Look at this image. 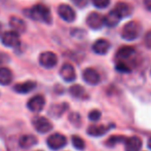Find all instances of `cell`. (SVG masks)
<instances>
[{"label": "cell", "instance_id": "6da1fadb", "mask_svg": "<svg viewBox=\"0 0 151 151\" xmlns=\"http://www.w3.org/2000/svg\"><path fill=\"white\" fill-rule=\"evenodd\" d=\"M27 14L32 20L38 21V22H43L45 24H50L52 22L50 8L43 4H36V5L32 6L27 12Z\"/></svg>", "mask_w": 151, "mask_h": 151}, {"label": "cell", "instance_id": "7a4b0ae2", "mask_svg": "<svg viewBox=\"0 0 151 151\" xmlns=\"http://www.w3.org/2000/svg\"><path fill=\"white\" fill-rule=\"evenodd\" d=\"M142 28L139 23L135 22V21H131L123 26L122 30H121V37L127 41H133L139 37Z\"/></svg>", "mask_w": 151, "mask_h": 151}, {"label": "cell", "instance_id": "3957f363", "mask_svg": "<svg viewBox=\"0 0 151 151\" xmlns=\"http://www.w3.org/2000/svg\"><path fill=\"white\" fill-rule=\"evenodd\" d=\"M47 146L52 150H59L61 148L65 147L66 144H67V139L64 135L62 134H52L50 137L47 138Z\"/></svg>", "mask_w": 151, "mask_h": 151}, {"label": "cell", "instance_id": "277c9868", "mask_svg": "<svg viewBox=\"0 0 151 151\" xmlns=\"http://www.w3.org/2000/svg\"><path fill=\"white\" fill-rule=\"evenodd\" d=\"M1 41L7 47H17L20 45V36L16 31H6L2 34Z\"/></svg>", "mask_w": 151, "mask_h": 151}, {"label": "cell", "instance_id": "5b68a950", "mask_svg": "<svg viewBox=\"0 0 151 151\" xmlns=\"http://www.w3.org/2000/svg\"><path fill=\"white\" fill-rule=\"evenodd\" d=\"M39 63L44 68H52L58 64V57L52 52H44L39 56Z\"/></svg>", "mask_w": 151, "mask_h": 151}, {"label": "cell", "instance_id": "8992f818", "mask_svg": "<svg viewBox=\"0 0 151 151\" xmlns=\"http://www.w3.org/2000/svg\"><path fill=\"white\" fill-rule=\"evenodd\" d=\"M58 14L60 16L62 20H64L65 22L71 23L74 22L76 19V14L74 12V9L69 6L68 4H61L58 7Z\"/></svg>", "mask_w": 151, "mask_h": 151}, {"label": "cell", "instance_id": "52a82bcc", "mask_svg": "<svg viewBox=\"0 0 151 151\" xmlns=\"http://www.w3.org/2000/svg\"><path fill=\"white\" fill-rule=\"evenodd\" d=\"M86 24L93 30H99L104 26V17L99 12H91L86 18Z\"/></svg>", "mask_w": 151, "mask_h": 151}, {"label": "cell", "instance_id": "ba28073f", "mask_svg": "<svg viewBox=\"0 0 151 151\" xmlns=\"http://www.w3.org/2000/svg\"><path fill=\"white\" fill-rule=\"evenodd\" d=\"M44 105H45V99L41 95H37L35 97L31 98L27 103L28 109L32 112H35V113L41 111L44 108Z\"/></svg>", "mask_w": 151, "mask_h": 151}, {"label": "cell", "instance_id": "9c48e42d", "mask_svg": "<svg viewBox=\"0 0 151 151\" xmlns=\"http://www.w3.org/2000/svg\"><path fill=\"white\" fill-rule=\"evenodd\" d=\"M136 50L132 46H122L118 50L117 54H116V59L118 62H123V63H127V61H131L132 59L135 57Z\"/></svg>", "mask_w": 151, "mask_h": 151}, {"label": "cell", "instance_id": "30bf717a", "mask_svg": "<svg viewBox=\"0 0 151 151\" xmlns=\"http://www.w3.org/2000/svg\"><path fill=\"white\" fill-rule=\"evenodd\" d=\"M82 78L86 83L91 84V86H96L100 82L101 77L100 74L96 71L93 68H86L83 72H82Z\"/></svg>", "mask_w": 151, "mask_h": 151}, {"label": "cell", "instance_id": "8fae6325", "mask_svg": "<svg viewBox=\"0 0 151 151\" xmlns=\"http://www.w3.org/2000/svg\"><path fill=\"white\" fill-rule=\"evenodd\" d=\"M33 125L36 129V131L40 134L48 133L52 129V124L48 119L45 117H37L33 120Z\"/></svg>", "mask_w": 151, "mask_h": 151}, {"label": "cell", "instance_id": "7c38bea8", "mask_svg": "<svg viewBox=\"0 0 151 151\" xmlns=\"http://www.w3.org/2000/svg\"><path fill=\"white\" fill-rule=\"evenodd\" d=\"M60 75L65 81L71 82L76 79V72L71 64H64L60 70Z\"/></svg>", "mask_w": 151, "mask_h": 151}, {"label": "cell", "instance_id": "4fadbf2b", "mask_svg": "<svg viewBox=\"0 0 151 151\" xmlns=\"http://www.w3.org/2000/svg\"><path fill=\"white\" fill-rule=\"evenodd\" d=\"M142 140L139 137H129L124 140V150L125 151H139L142 148Z\"/></svg>", "mask_w": 151, "mask_h": 151}, {"label": "cell", "instance_id": "5bb4252c", "mask_svg": "<svg viewBox=\"0 0 151 151\" xmlns=\"http://www.w3.org/2000/svg\"><path fill=\"white\" fill-rule=\"evenodd\" d=\"M110 50V43L106 39H98L93 42V50L98 55H106Z\"/></svg>", "mask_w": 151, "mask_h": 151}, {"label": "cell", "instance_id": "9a60e30c", "mask_svg": "<svg viewBox=\"0 0 151 151\" xmlns=\"http://www.w3.org/2000/svg\"><path fill=\"white\" fill-rule=\"evenodd\" d=\"M38 142L37 138L33 135H24L19 139V145L23 149H28V148L33 147Z\"/></svg>", "mask_w": 151, "mask_h": 151}, {"label": "cell", "instance_id": "2e32d148", "mask_svg": "<svg viewBox=\"0 0 151 151\" xmlns=\"http://www.w3.org/2000/svg\"><path fill=\"white\" fill-rule=\"evenodd\" d=\"M36 86V82L32 81V80H28V81L22 82V83H18L14 86V91L19 93H28L31 91H33Z\"/></svg>", "mask_w": 151, "mask_h": 151}, {"label": "cell", "instance_id": "e0dca14e", "mask_svg": "<svg viewBox=\"0 0 151 151\" xmlns=\"http://www.w3.org/2000/svg\"><path fill=\"white\" fill-rule=\"evenodd\" d=\"M120 20L121 18L119 17V14L116 12L115 9H113L104 17V24L107 25L108 27H115L120 22Z\"/></svg>", "mask_w": 151, "mask_h": 151}, {"label": "cell", "instance_id": "ac0fdd59", "mask_svg": "<svg viewBox=\"0 0 151 151\" xmlns=\"http://www.w3.org/2000/svg\"><path fill=\"white\" fill-rule=\"evenodd\" d=\"M9 25L14 31L17 33H23L26 31V23L22 20L21 18H17V17H12L9 20Z\"/></svg>", "mask_w": 151, "mask_h": 151}, {"label": "cell", "instance_id": "d6986e66", "mask_svg": "<svg viewBox=\"0 0 151 151\" xmlns=\"http://www.w3.org/2000/svg\"><path fill=\"white\" fill-rule=\"evenodd\" d=\"M109 129V127H105V125H91L86 133L91 137H101V136L105 135Z\"/></svg>", "mask_w": 151, "mask_h": 151}, {"label": "cell", "instance_id": "ffe728a7", "mask_svg": "<svg viewBox=\"0 0 151 151\" xmlns=\"http://www.w3.org/2000/svg\"><path fill=\"white\" fill-rule=\"evenodd\" d=\"M12 80V73L8 68L0 67V84L8 86Z\"/></svg>", "mask_w": 151, "mask_h": 151}, {"label": "cell", "instance_id": "44dd1931", "mask_svg": "<svg viewBox=\"0 0 151 151\" xmlns=\"http://www.w3.org/2000/svg\"><path fill=\"white\" fill-rule=\"evenodd\" d=\"M114 9H115L116 12L119 14V17L121 19L129 16L132 12L131 6H129L127 3H125V2H118V3H116Z\"/></svg>", "mask_w": 151, "mask_h": 151}, {"label": "cell", "instance_id": "7402d4cb", "mask_svg": "<svg viewBox=\"0 0 151 151\" xmlns=\"http://www.w3.org/2000/svg\"><path fill=\"white\" fill-rule=\"evenodd\" d=\"M70 93H71L72 97L76 98V99H86L88 95L86 93V90L82 88L79 84H75V86H72L70 88Z\"/></svg>", "mask_w": 151, "mask_h": 151}, {"label": "cell", "instance_id": "603a6c76", "mask_svg": "<svg viewBox=\"0 0 151 151\" xmlns=\"http://www.w3.org/2000/svg\"><path fill=\"white\" fill-rule=\"evenodd\" d=\"M68 109V104L67 103H62L59 105H54L50 109V114H52L54 117H60L64 114V112Z\"/></svg>", "mask_w": 151, "mask_h": 151}, {"label": "cell", "instance_id": "cb8c5ba5", "mask_svg": "<svg viewBox=\"0 0 151 151\" xmlns=\"http://www.w3.org/2000/svg\"><path fill=\"white\" fill-rule=\"evenodd\" d=\"M72 144H73V147L77 150H83L86 148V142L79 136H73L72 137Z\"/></svg>", "mask_w": 151, "mask_h": 151}, {"label": "cell", "instance_id": "d4e9b609", "mask_svg": "<svg viewBox=\"0 0 151 151\" xmlns=\"http://www.w3.org/2000/svg\"><path fill=\"white\" fill-rule=\"evenodd\" d=\"M124 140H125V138H123L122 136H112L111 138H109V139L106 141V144H107V146H109V147H114L117 143L124 142Z\"/></svg>", "mask_w": 151, "mask_h": 151}, {"label": "cell", "instance_id": "484cf974", "mask_svg": "<svg viewBox=\"0 0 151 151\" xmlns=\"http://www.w3.org/2000/svg\"><path fill=\"white\" fill-rule=\"evenodd\" d=\"M116 69L119 72H122V73H127V72L131 71V68H129V65L127 63H123V62H118L116 64Z\"/></svg>", "mask_w": 151, "mask_h": 151}, {"label": "cell", "instance_id": "4316f807", "mask_svg": "<svg viewBox=\"0 0 151 151\" xmlns=\"http://www.w3.org/2000/svg\"><path fill=\"white\" fill-rule=\"evenodd\" d=\"M97 8H106L110 4V0H91Z\"/></svg>", "mask_w": 151, "mask_h": 151}, {"label": "cell", "instance_id": "83f0119b", "mask_svg": "<svg viewBox=\"0 0 151 151\" xmlns=\"http://www.w3.org/2000/svg\"><path fill=\"white\" fill-rule=\"evenodd\" d=\"M88 118L91 121H98L101 118V112L99 110H91L88 114Z\"/></svg>", "mask_w": 151, "mask_h": 151}, {"label": "cell", "instance_id": "f1b7e54d", "mask_svg": "<svg viewBox=\"0 0 151 151\" xmlns=\"http://www.w3.org/2000/svg\"><path fill=\"white\" fill-rule=\"evenodd\" d=\"M70 121L73 123L74 125H79L80 124V116L77 113H72L69 117Z\"/></svg>", "mask_w": 151, "mask_h": 151}, {"label": "cell", "instance_id": "f546056e", "mask_svg": "<svg viewBox=\"0 0 151 151\" xmlns=\"http://www.w3.org/2000/svg\"><path fill=\"white\" fill-rule=\"evenodd\" d=\"M144 44L148 48H151V30L146 32V34L144 35Z\"/></svg>", "mask_w": 151, "mask_h": 151}, {"label": "cell", "instance_id": "4dcf8cb0", "mask_svg": "<svg viewBox=\"0 0 151 151\" xmlns=\"http://www.w3.org/2000/svg\"><path fill=\"white\" fill-rule=\"evenodd\" d=\"M74 3L79 7H83L88 4V0H74Z\"/></svg>", "mask_w": 151, "mask_h": 151}, {"label": "cell", "instance_id": "1f68e13d", "mask_svg": "<svg viewBox=\"0 0 151 151\" xmlns=\"http://www.w3.org/2000/svg\"><path fill=\"white\" fill-rule=\"evenodd\" d=\"M8 61V57L5 54H0V66L5 64Z\"/></svg>", "mask_w": 151, "mask_h": 151}, {"label": "cell", "instance_id": "d6a6232c", "mask_svg": "<svg viewBox=\"0 0 151 151\" xmlns=\"http://www.w3.org/2000/svg\"><path fill=\"white\" fill-rule=\"evenodd\" d=\"M144 6L147 8V10L151 12V0H144Z\"/></svg>", "mask_w": 151, "mask_h": 151}, {"label": "cell", "instance_id": "836d02e7", "mask_svg": "<svg viewBox=\"0 0 151 151\" xmlns=\"http://www.w3.org/2000/svg\"><path fill=\"white\" fill-rule=\"evenodd\" d=\"M147 146L149 147V149L151 150V137L149 138V140H148V142H147Z\"/></svg>", "mask_w": 151, "mask_h": 151}, {"label": "cell", "instance_id": "e575fe53", "mask_svg": "<svg viewBox=\"0 0 151 151\" xmlns=\"http://www.w3.org/2000/svg\"><path fill=\"white\" fill-rule=\"evenodd\" d=\"M1 28H2V26H1V24H0V32H1Z\"/></svg>", "mask_w": 151, "mask_h": 151}, {"label": "cell", "instance_id": "d590c367", "mask_svg": "<svg viewBox=\"0 0 151 151\" xmlns=\"http://www.w3.org/2000/svg\"><path fill=\"white\" fill-rule=\"evenodd\" d=\"M150 74H151V71H150Z\"/></svg>", "mask_w": 151, "mask_h": 151}]
</instances>
